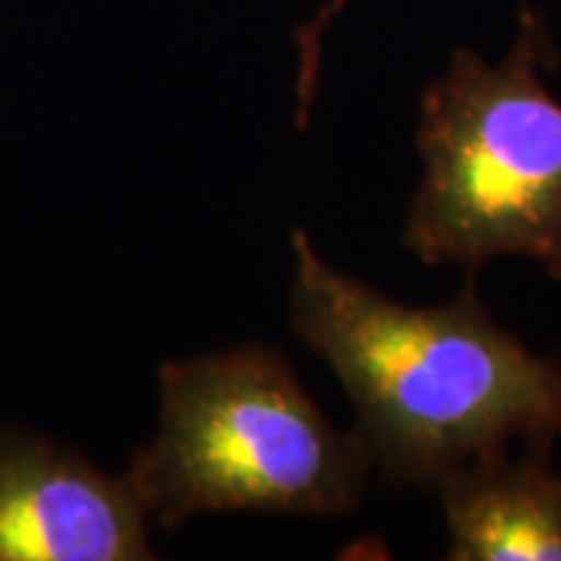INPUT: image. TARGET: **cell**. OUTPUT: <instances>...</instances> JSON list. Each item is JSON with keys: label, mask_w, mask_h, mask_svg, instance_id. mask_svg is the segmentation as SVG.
<instances>
[{"label": "cell", "mask_w": 561, "mask_h": 561, "mask_svg": "<svg viewBox=\"0 0 561 561\" xmlns=\"http://www.w3.org/2000/svg\"><path fill=\"white\" fill-rule=\"evenodd\" d=\"M291 331L339 377L375 468L398 486L434 489L483 455L553 450L561 364L504 331L479 273L439 307H409L328 265L291 234Z\"/></svg>", "instance_id": "obj_1"}, {"label": "cell", "mask_w": 561, "mask_h": 561, "mask_svg": "<svg viewBox=\"0 0 561 561\" xmlns=\"http://www.w3.org/2000/svg\"><path fill=\"white\" fill-rule=\"evenodd\" d=\"M159 405L157 437L128 468L159 530L214 512L348 515L375 471L362 434L335 430L276 348L161 364Z\"/></svg>", "instance_id": "obj_2"}, {"label": "cell", "mask_w": 561, "mask_h": 561, "mask_svg": "<svg viewBox=\"0 0 561 561\" xmlns=\"http://www.w3.org/2000/svg\"><path fill=\"white\" fill-rule=\"evenodd\" d=\"M557 62L543 16L525 9L500 66L458 47L424 89L401 237L419 263L479 273L523 257L561 284V102L543 81Z\"/></svg>", "instance_id": "obj_3"}, {"label": "cell", "mask_w": 561, "mask_h": 561, "mask_svg": "<svg viewBox=\"0 0 561 561\" xmlns=\"http://www.w3.org/2000/svg\"><path fill=\"white\" fill-rule=\"evenodd\" d=\"M149 515L128 473L0 430V561H149Z\"/></svg>", "instance_id": "obj_4"}, {"label": "cell", "mask_w": 561, "mask_h": 561, "mask_svg": "<svg viewBox=\"0 0 561 561\" xmlns=\"http://www.w3.org/2000/svg\"><path fill=\"white\" fill-rule=\"evenodd\" d=\"M453 561H561V473L549 450L483 455L437 486Z\"/></svg>", "instance_id": "obj_5"}, {"label": "cell", "mask_w": 561, "mask_h": 561, "mask_svg": "<svg viewBox=\"0 0 561 561\" xmlns=\"http://www.w3.org/2000/svg\"><path fill=\"white\" fill-rule=\"evenodd\" d=\"M348 0H325V5L314 13L310 21L299 26L294 39H297L299 70H297V125L305 128L310 123L314 96H318L320 81V55H322V34H325L331 21L346 9Z\"/></svg>", "instance_id": "obj_6"}]
</instances>
